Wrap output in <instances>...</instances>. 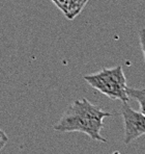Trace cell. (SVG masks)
Wrapping results in <instances>:
<instances>
[{
  "label": "cell",
  "instance_id": "52a82bcc",
  "mask_svg": "<svg viewBox=\"0 0 145 154\" xmlns=\"http://www.w3.org/2000/svg\"><path fill=\"white\" fill-rule=\"evenodd\" d=\"M7 142H8L7 135L5 134V132H4V131H2L1 129H0V151L4 148V146H5Z\"/></svg>",
  "mask_w": 145,
  "mask_h": 154
},
{
  "label": "cell",
  "instance_id": "3957f363",
  "mask_svg": "<svg viewBox=\"0 0 145 154\" xmlns=\"http://www.w3.org/2000/svg\"><path fill=\"white\" fill-rule=\"evenodd\" d=\"M121 116L124 128V144H131L145 134V116L142 112L133 109L126 102L121 105Z\"/></svg>",
  "mask_w": 145,
  "mask_h": 154
},
{
  "label": "cell",
  "instance_id": "5b68a950",
  "mask_svg": "<svg viewBox=\"0 0 145 154\" xmlns=\"http://www.w3.org/2000/svg\"><path fill=\"white\" fill-rule=\"evenodd\" d=\"M86 3H87V0H69V5H67L65 16L69 19H74L76 16L80 14Z\"/></svg>",
  "mask_w": 145,
  "mask_h": 154
},
{
  "label": "cell",
  "instance_id": "7a4b0ae2",
  "mask_svg": "<svg viewBox=\"0 0 145 154\" xmlns=\"http://www.w3.org/2000/svg\"><path fill=\"white\" fill-rule=\"evenodd\" d=\"M84 80L91 88L112 100H119L122 103L130 101L126 93V78L121 66L103 68L96 73L85 75Z\"/></svg>",
  "mask_w": 145,
  "mask_h": 154
},
{
  "label": "cell",
  "instance_id": "277c9868",
  "mask_svg": "<svg viewBox=\"0 0 145 154\" xmlns=\"http://www.w3.org/2000/svg\"><path fill=\"white\" fill-rule=\"evenodd\" d=\"M126 93L130 98H134L139 103L140 112L145 116V89H134L128 87Z\"/></svg>",
  "mask_w": 145,
  "mask_h": 154
},
{
  "label": "cell",
  "instance_id": "8992f818",
  "mask_svg": "<svg viewBox=\"0 0 145 154\" xmlns=\"http://www.w3.org/2000/svg\"><path fill=\"white\" fill-rule=\"evenodd\" d=\"M139 42H140V47H141L142 53H143V56H144V64H145V28L140 30Z\"/></svg>",
  "mask_w": 145,
  "mask_h": 154
},
{
  "label": "cell",
  "instance_id": "6da1fadb",
  "mask_svg": "<svg viewBox=\"0 0 145 154\" xmlns=\"http://www.w3.org/2000/svg\"><path fill=\"white\" fill-rule=\"evenodd\" d=\"M111 116V112L103 110L88 99H77L67 107L59 121L54 124L53 129L61 133L82 132L94 141L107 143L101 131L104 127V119Z\"/></svg>",
  "mask_w": 145,
  "mask_h": 154
}]
</instances>
